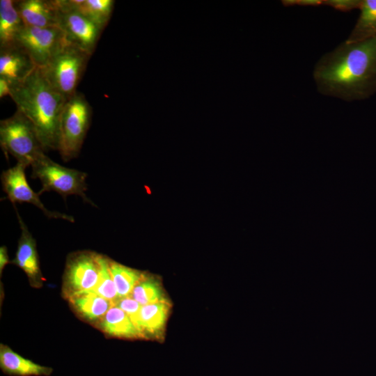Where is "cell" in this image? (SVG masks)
I'll return each instance as SVG.
<instances>
[{"label":"cell","instance_id":"7c38bea8","mask_svg":"<svg viewBox=\"0 0 376 376\" xmlns=\"http://www.w3.org/2000/svg\"><path fill=\"white\" fill-rule=\"evenodd\" d=\"M36 68L29 54L19 45L0 48V77L11 84L23 81Z\"/></svg>","mask_w":376,"mask_h":376},{"label":"cell","instance_id":"7a4b0ae2","mask_svg":"<svg viewBox=\"0 0 376 376\" xmlns=\"http://www.w3.org/2000/svg\"><path fill=\"white\" fill-rule=\"evenodd\" d=\"M10 97L33 125L45 151L57 150L59 120L67 100L52 87L42 68L12 84Z\"/></svg>","mask_w":376,"mask_h":376},{"label":"cell","instance_id":"2e32d148","mask_svg":"<svg viewBox=\"0 0 376 376\" xmlns=\"http://www.w3.org/2000/svg\"><path fill=\"white\" fill-rule=\"evenodd\" d=\"M98 327L109 336L120 338H143L128 315L113 306L97 323Z\"/></svg>","mask_w":376,"mask_h":376},{"label":"cell","instance_id":"484cf974","mask_svg":"<svg viewBox=\"0 0 376 376\" xmlns=\"http://www.w3.org/2000/svg\"><path fill=\"white\" fill-rule=\"evenodd\" d=\"M282 3L285 6H319L324 5V0H284Z\"/></svg>","mask_w":376,"mask_h":376},{"label":"cell","instance_id":"7402d4cb","mask_svg":"<svg viewBox=\"0 0 376 376\" xmlns=\"http://www.w3.org/2000/svg\"><path fill=\"white\" fill-rule=\"evenodd\" d=\"M130 297L141 306L167 301L159 278L146 272L134 288Z\"/></svg>","mask_w":376,"mask_h":376},{"label":"cell","instance_id":"3957f363","mask_svg":"<svg viewBox=\"0 0 376 376\" xmlns=\"http://www.w3.org/2000/svg\"><path fill=\"white\" fill-rule=\"evenodd\" d=\"M92 108L84 95L77 91L67 100L61 113L58 151L64 162L78 156L90 127Z\"/></svg>","mask_w":376,"mask_h":376},{"label":"cell","instance_id":"83f0119b","mask_svg":"<svg viewBox=\"0 0 376 376\" xmlns=\"http://www.w3.org/2000/svg\"><path fill=\"white\" fill-rule=\"evenodd\" d=\"M10 263L8 250L5 246L0 248V275L1 276L2 272L5 266Z\"/></svg>","mask_w":376,"mask_h":376},{"label":"cell","instance_id":"cb8c5ba5","mask_svg":"<svg viewBox=\"0 0 376 376\" xmlns=\"http://www.w3.org/2000/svg\"><path fill=\"white\" fill-rule=\"evenodd\" d=\"M114 306L125 311L140 331V311L142 306L131 297L118 299Z\"/></svg>","mask_w":376,"mask_h":376},{"label":"cell","instance_id":"4fadbf2b","mask_svg":"<svg viewBox=\"0 0 376 376\" xmlns=\"http://www.w3.org/2000/svg\"><path fill=\"white\" fill-rule=\"evenodd\" d=\"M15 6L26 26H58V6L56 0L15 1Z\"/></svg>","mask_w":376,"mask_h":376},{"label":"cell","instance_id":"8fae6325","mask_svg":"<svg viewBox=\"0 0 376 376\" xmlns=\"http://www.w3.org/2000/svg\"><path fill=\"white\" fill-rule=\"evenodd\" d=\"M14 206L21 234L15 257L11 263L24 271L32 287L39 288L42 286L45 279L40 268L36 242L20 217L15 205Z\"/></svg>","mask_w":376,"mask_h":376},{"label":"cell","instance_id":"44dd1931","mask_svg":"<svg viewBox=\"0 0 376 376\" xmlns=\"http://www.w3.org/2000/svg\"><path fill=\"white\" fill-rule=\"evenodd\" d=\"M69 1L74 8L102 29L109 21L115 3L113 0H69Z\"/></svg>","mask_w":376,"mask_h":376},{"label":"cell","instance_id":"ffe728a7","mask_svg":"<svg viewBox=\"0 0 376 376\" xmlns=\"http://www.w3.org/2000/svg\"><path fill=\"white\" fill-rule=\"evenodd\" d=\"M109 270L119 299L130 297L134 288L145 274L143 272L129 267L111 259H109Z\"/></svg>","mask_w":376,"mask_h":376},{"label":"cell","instance_id":"30bf717a","mask_svg":"<svg viewBox=\"0 0 376 376\" xmlns=\"http://www.w3.org/2000/svg\"><path fill=\"white\" fill-rule=\"evenodd\" d=\"M27 166L19 163L2 172L1 181L2 189L7 198L14 205L16 203H28L40 210L44 214L50 219H61L74 223L75 219L71 215L47 209L36 193L29 185L25 175Z\"/></svg>","mask_w":376,"mask_h":376},{"label":"cell","instance_id":"5b68a950","mask_svg":"<svg viewBox=\"0 0 376 376\" xmlns=\"http://www.w3.org/2000/svg\"><path fill=\"white\" fill-rule=\"evenodd\" d=\"M31 166V177L39 179L42 184L38 193L39 195L51 191L59 194L64 199L69 195H77L85 202L95 206L85 193L87 190V173L85 172L63 166L45 153Z\"/></svg>","mask_w":376,"mask_h":376},{"label":"cell","instance_id":"5bb4252c","mask_svg":"<svg viewBox=\"0 0 376 376\" xmlns=\"http://www.w3.org/2000/svg\"><path fill=\"white\" fill-rule=\"evenodd\" d=\"M0 368L10 376H49L53 372L52 368L26 359L3 344L0 345Z\"/></svg>","mask_w":376,"mask_h":376},{"label":"cell","instance_id":"4316f807","mask_svg":"<svg viewBox=\"0 0 376 376\" xmlns=\"http://www.w3.org/2000/svg\"><path fill=\"white\" fill-rule=\"evenodd\" d=\"M12 84L7 79L0 77V97L10 95Z\"/></svg>","mask_w":376,"mask_h":376},{"label":"cell","instance_id":"ac0fdd59","mask_svg":"<svg viewBox=\"0 0 376 376\" xmlns=\"http://www.w3.org/2000/svg\"><path fill=\"white\" fill-rule=\"evenodd\" d=\"M25 24L15 6V1H0V48L15 44Z\"/></svg>","mask_w":376,"mask_h":376},{"label":"cell","instance_id":"277c9868","mask_svg":"<svg viewBox=\"0 0 376 376\" xmlns=\"http://www.w3.org/2000/svg\"><path fill=\"white\" fill-rule=\"evenodd\" d=\"M0 145L6 155L31 166L45 150L32 123L19 110L0 121Z\"/></svg>","mask_w":376,"mask_h":376},{"label":"cell","instance_id":"9a60e30c","mask_svg":"<svg viewBox=\"0 0 376 376\" xmlns=\"http://www.w3.org/2000/svg\"><path fill=\"white\" fill-rule=\"evenodd\" d=\"M74 311L89 322L98 323L114 304L92 292L78 293L68 297Z\"/></svg>","mask_w":376,"mask_h":376},{"label":"cell","instance_id":"ba28073f","mask_svg":"<svg viewBox=\"0 0 376 376\" xmlns=\"http://www.w3.org/2000/svg\"><path fill=\"white\" fill-rule=\"evenodd\" d=\"M99 253L80 251L70 253L66 260L63 290L68 298L89 292L97 285L100 273Z\"/></svg>","mask_w":376,"mask_h":376},{"label":"cell","instance_id":"52a82bcc","mask_svg":"<svg viewBox=\"0 0 376 376\" xmlns=\"http://www.w3.org/2000/svg\"><path fill=\"white\" fill-rule=\"evenodd\" d=\"M56 1L58 27L67 42L92 55L104 29L74 8L69 0Z\"/></svg>","mask_w":376,"mask_h":376},{"label":"cell","instance_id":"d4e9b609","mask_svg":"<svg viewBox=\"0 0 376 376\" xmlns=\"http://www.w3.org/2000/svg\"><path fill=\"white\" fill-rule=\"evenodd\" d=\"M362 0H324V6H329L336 10L348 12L359 9Z\"/></svg>","mask_w":376,"mask_h":376},{"label":"cell","instance_id":"6da1fadb","mask_svg":"<svg viewBox=\"0 0 376 376\" xmlns=\"http://www.w3.org/2000/svg\"><path fill=\"white\" fill-rule=\"evenodd\" d=\"M318 91L345 101L367 99L376 93V36L345 41L322 56L313 70Z\"/></svg>","mask_w":376,"mask_h":376},{"label":"cell","instance_id":"9c48e42d","mask_svg":"<svg viewBox=\"0 0 376 376\" xmlns=\"http://www.w3.org/2000/svg\"><path fill=\"white\" fill-rule=\"evenodd\" d=\"M66 42L63 32L58 26L40 28L25 26L15 43L29 54L38 68H43Z\"/></svg>","mask_w":376,"mask_h":376},{"label":"cell","instance_id":"8992f818","mask_svg":"<svg viewBox=\"0 0 376 376\" xmlns=\"http://www.w3.org/2000/svg\"><path fill=\"white\" fill-rule=\"evenodd\" d=\"M91 56L67 42L42 70L52 87L68 100L77 92Z\"/></svg>","mask_w":376,"mask_h":376},{"label":"cell","instance_id":"603a6c76","mask_svg":"<svg viewBox=\"0 0 376 376\" xmlns=\"http://www.w3.org/2000/svg\"><path fill=\"white\" fill-rule=\"evenodd\" d=\"M100 273L95 287L89 292L105 298L115 305L119 299L118 292L109 270V258L100 254Z\"/></svg>","mask_w":376,"mask_h":376},{"label":"cell","instance_id":"e0dca14e","mask_svg":"<svg viewBox=\"0 0 376 376\" xmlns=\"http://www.w3.org/2000/svg\"><path fill=\"white\" fill-rule=\"evenodd\" d=\"M170 311L168 301L142 306L139 330L143 338L158 337L163 331Z\"/></svg>","mask_w":376,"mask_h":376},{"label":"cell","instance_id":"d6986e66","mask_svg":"<svg viewBox=\"0 0 376 376\" xmlns=\"http://www.w3.org/2000/svg\"><path fill=\"white\" fill-rule=\"evenodd\" d=\"M359 17L345 41L364 40L376 36V0H362Z\"/></svg>","mask_w":376,"mask_h":376}]
</instances>
